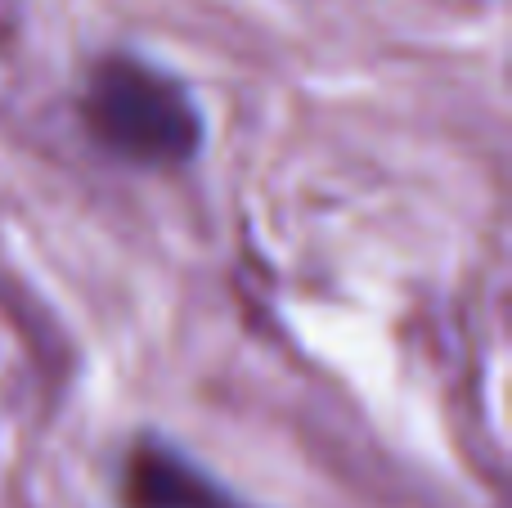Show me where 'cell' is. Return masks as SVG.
Segmentation results:
<instances>
[{
  "label": "cell",
  "instance_id": "6da1fadb",
  "mask_svg": "<svg viewBox=\"0 0 512 508\" xmlns=\"http://www.w3.org/2000/svg\"><path fill=\"white\" fill-rule=\"evenodd\" d=\"M86 126L108 153L140 167H176L203 140L185 90L140 59H104L86 90Z\"/></svg>",
  "mask_w": 512,
  "mask_h": 508
},
{
  "label": "cell",
  "instance_id": "7a4b0ae2",
  "mask_svg": "<svg viewBox=\"0 0 512 508\" xmlns=\"http://www.w3.org/2000/svg\"><path fill=\"white\" fill-rule=\"evenodd\" d=\"M126 495H131V508H243L189 459L171 455L167 446H153V441L135 450Z\"/></svg>",
  "mask_w": 512,
  "mask_h": 508
}]
</instances>
